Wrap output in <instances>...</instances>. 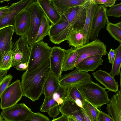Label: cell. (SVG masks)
<instances>
[{
    "label": "cell",
    "mask_w": 121,
    "mask_h": 121,
    "mask_svg": "<svg viewBox=\"0 0 121 121\" xmlns=\"http://www.w3.org/2000/svg\"><path fill=\"white\" fill-rule=\"evenodd\" d=\"M33 113L24 103L17 104L2 109L0 115L5 121H22Z\"/></svg>",
    "instance_id": "9c48e42d"
},
{
    "label": "cell",
    "mask_w": 121,
    "mask_h": 121,
    "mask_svg": "<svg viewBox=\"0 0 121 121\" xmlns=\"http://www.w3.org/2000/svg\"><path fill=\"white\" fill-rule=\"evenodd\" d=\"M59 106L58 104L53 99L52 95L45 97L43 103L40 107V111L47 112L50 116L54 118L60 113Z\"/></svg>",
    "instance_id": "cb8c5ba5"
},
{
    "label": "cell",
    "mask_w": 121,
    "mask_h": 121,
    "mask_svg": "<svg viewBox=\"0 0 121 121\" xmlns=\"http://www.w3.org/2000/svg\"><path fill=\"white\" fill-rule=\"evenodd\" d=\"M33 0H21L12 3L8 11L0 18V30L4 28L14 26L16 15L26 9Z\"/></svg>",
    "instance_id": "30bf717a"
},
{
    "label": "cell",
    "mask_w": 121,
    "mask_h": 121,
    "mask_svg": "<svg viewBox=\"0 0 121 121\" xmlns=\"http://www.w3.org/2000/svg\"><path fill=\"white\" fill-rule=\"evenodd\" d=\"M94 77L104 86L108 91L116 93L119 90L118 82L114 77L106 71L98 70L92 73Z\"/></svg>",
    "instance_id": "2e32d148"
},
{
    "label": "cell",
    "mask_w": 121,
    "mask_h": 121,
    "mask_svg": "<svg viewBox=\"0 0 121 121\" xmlns=\"http://www.w3.org/2000/svg\"><path fill=\"white\" fill-rule=\"evenodd\" d=\"M115 56L112 64L111 71L109 73L113 77L118 75L121 73V43L114 50Z\"/></svg>",
    "instance_id": "4dcf8cb0"
},
{
    "label": "cell",
    "mask_w": 121,
    "mask_h": 121,
    "mask_svg": "<svg viewBox=\"0 0 121 121\" xmlns=\"http://www.w3.org/2000/svg\"><path fill=\"white\" fill-rule=\"evenodd\" d=\"M30 50L25 35L19 36L14 43L12 49V66L15 67L19 64L28 62Z\"/></svg>",
    "instance_id": "ba28073f"
},
{
    "label": "cell",
    "mask_w": 121,
    "mask_h": 121,
    "mask_svg": "<svg viewBox=\"0 0 121 121\" xmlns=\"http://www.w3.org/2000/svg\"><path fill=\"white\" fill-rule=\"evenodd\" d=\"M102 55L87 57L80 62L75 67L81 71L87 72L95 70L99 66L102 65L104 60Z\"/></svg>",
    "instance_id": "ffe728a7"
},
{
    "label": "cell",
    "mask_w": 121,
    "mask_h": 121,
    "mask_svg": "<svg viewBox=\"0 0 121 121\" xmlns=\"http://www.w3.org/2000/svg\"><path fill=\"white\" fill-rule=\"evenodd\" d=\"M97 121H113L110 116L101 111L99 112Z\"/></svg>",
    "instance_id": "f35d334b"
},
{
    "label": "cell",
    "mask_w": 121,
    "mask_h": 121,
    "mask_svg": "<svg viewBox=\"0 0 121 121\" xmlns=\"http://www.w3.org/2000/svg\"><path fill=\"white\" fill-rule=\"evenodd\" d=\"M59 108L62 115L70 117L77 121H85L82 108L70 99L65 98Z\"/></svg>",
    "instance_id": "5bb4252c"
},
{
    "label": "cell",
    "mask_w": 121,
    "mask_h": 121,
    "mask_svg": "<svg viewBox=\"0 0 121 121\" xmlns=\"http://www.w3.org/2000/svg\"><path fill=\"white\" fill-rule=\"evenodd\" d=\"M108 59L109 63L112 64L114 60L115 56V53L114 50L111 48L110 51L108 53Z\"/></svg>",
    "instance_id": "ab89813d"
},
{
    "label": "cell",
    "mask_w": 121,
    "mask_h": 121,
    "mask_svg": "<svg viewBox=\"0 0 121 121\" xmlns=\"http://www.w3.org/2000/svg\"><path fill=\"white\" fill-rule=\"evenodd\" d=\"M65 98L72 100L77 105L82 108V103L85 100L76 86L67 88Z\"/></svg>",
    "instance_id": "f546056e"
},
{
    "label": "cell",
    "mask_w": 121,
    "mask_h": 121,
    "mask_svg": "<svg viewBox=\"0 0 121 121\" xmlns=\"http://www.w3.org/2000/svg\"><path fill=\"white\" fill-rule=\"evenodd\" d=\"M91 0H87L83 4L71 8L61 15L67 21L72 28L82 29L86 15V8Z\"/></svg>",
    "instance_id": "5b68a950"
},
{
    "label": "cell",
    "mask_w": 121,
    "mask_h": 121,
    "mask_svg": "<svg viewBox=\"0 0 121 121\" xmlns=\"http://www.w3.org/2000/svg\"><path fill=\"white\" fill-rule=\"evenodd\" d=\"M107 10L104 5L100 4L98 6L93 20L90 39L91 41L98 39L99 31L102 29L104 28L106 25L108 20Z\"/></svg>",
    "instance_id": "7c38bea8"
},
{
    "label": "cell",
    "mask_w": 121,
    "mask_h": 121,
    "mask_svg": "<svg viewBox=\"0 0 121 121\" xmlns=\"http://www.w3.org/2000/svg\"><path fill=\"white\" fill-rule=\"evenodd\" d=\"M9 6L8 5L2 6L0 9V18L2 17L8 11Z\"/></svg>",
    "instance_id": "b9f144b4"
},
{
    "label": "cell",
    "mask_w": 121,
    "mask_h": 121,
    "mask_svg": "<svg viewBox=\"0 0 121 121\" xmlns=\"http://www.w3.org/2000/svg\"><path fill=\"white\" fill-rule=\"evenodd\" d=\"M61 16L57 22L51 25L48 35L49 38L58 35L70 25L65 18L62 15Z\"/></svg>",
    "instance_id": "4316f807"
},
{
    "label": "cell",
    "mask_w": 121,
    "mask_h": 121,
    "mask_svg": "<svg viewBox=\"0 0 121 121\" xmlns=\"http://www.w3.org/2000/svg\"><path fill=\"white\" fill-rule=\"evenodd\" d=\"M75 49L78 56L75 66L87 57L99 55L104 56L108 53L106 45L98 39Z\"/></svg>",
    "instance_id": "52a82bcc"
},
{
    "label": "cell",
    "mask_w": 121,
    "mask_h": 121,
    "mask_svg": "<svg viewBox=\"0 0 121 121\" xmlns=\"http://www.w3.org/2000/svg\"><path fill=\"white\" fill-rule=\"evenodd\" d=\"M51 72L49 57L31 72H24L21 82L23 95L32 101L39 99L43 94L44 86Z\"/></svg>",
    "instance_id": "6da1fadb"
},
{
    "label": "cell",
    "mask_w": 121,
    "mask_h": 121,
    "mask_svg": "<svg viewBox=\"0 0 121 121\" xmlns=\"http://www.w3.org/2000/svg\"><path fill=\"white\" fill-rule=\"evenodd\" d=\"M30 25V15L26 8L19 13L15 18L14 32L19 36L25 35L29 31Z\"/></svg>",
    "instance_id": "9a60e30c"
},
{
    "label": "cell",
    "mask_w": 121,
    "mask_h": 121,
    "mask_svg": "<svg viewBox=\"0 0 121 121\" xmlns=\"http://www.w3.org/2000/svg\"><path fill=\"white\" fill-rule=\"evenodd\" d=\"M98 6L92 0H91L90 3L86 8V18L83 28L84 36V44L89 42L93 19Z\"/></svg>",
    "instance_id": "d6986e66"
},
{
    "label": "cell",
    "mask_w": 121,
    "mask_h": 121,
    "mask_svg": "<svg viewBox=\"0 0 121 121\" xmlns=\"http://www.w3.org/2000/svg\"><path fill=\"white\" fill-rule=\"evenodd\" d=\"M50 22L44 15L43 17L41 23L35 38V43L43 40L45 37L49 35L51 26Z\"/></svg>",
    "instance_id": "83f0119b"
},
{
    "label": "cell",
    "mask_w": 121,
    "mask_h": 121,
    "mask_svg": "<svg viewBox=\"0 0 121 121\" xmlns=\"http://www.w3.org/2000/svg\"><path fill=\"white\" fill-rule=\"evenodd\" d=\"M78 56V53L75 48L71 47L66 50L62 71H66L73 69L75 67V64Z\"/></svg>",
    "instance_id": "484cf974"
},
{
    "label": "cell",
    "mask_w": 121,
    "mask_h": 121,
    "mask_svg": "<svg viewBox=\"0 0 121 121\" xmlns=\"http://www.w3.org/2000/svg\"><path fill=\"white\" fill-rule=\"evenodd\" d=\"M87 0H49L51 4L61 15L68 9L81 5Z\"/></svg>",
    "instance_id": "7402d4cb"
},
{
    "label": "cell",
    "mask_w": 121,
    "mask_h": 121,
    "mask_svg": "<svg viewBox=\"0 0 121 121\" xmlns=\"http://www.w3.org/2000/svg\"><path fill=\"white\" fill-rule=\"evenodd\" d=\"M108 17H120L121 16V3L114 5L106 11Z\"/></svg>",
    "instance_id": "d590c367"
},
{
    "label": "cell",
    "mask_w": 121,
    "mask_h": 121,
    "mask_svg": "<svg viewBox=\"0 0 121 121\" xmlns=\"http://www.w3.org/2000/svg\"><path fill=\"white\" fill-rule=\"evenodd\" d=\"M65 51L60 47L54 46L52 48L49 57L51 72L59 78L62 76Z\"/></svg>",
    "instance_id": "4fadbf2b"
},
{
    "label": "cell",
    "mask_w": 121,
    "mask_h": 121,
    "mask_svg": "<svg viewBox=\"0 0 121 121\" xmlns=\"http://www.w3.org/2000/svg\"><path fill=\"white\" fill-rule=\"evenodd\" d=\"M60 86L59 78L51 72L43 87V94L45 97L52 95L58 90Z\"/></svg>",
    "instance_id": "d4e9b609"
},
{
    "label": "cell",
    "mask_w": 121,
    "mask_h": 121,
    "mask_svg": "<svg viewBox=\"0 0 121 121\" xmlns=\"http://www.w3.org/2000/svg\"><path fill=\"white\" fill-rule=\"evenodd\" d=\"M26 9L30 15V25L29 31L25 36L30 47L35 43V38L44 14L40 7L34 1L29 4Z\"/></svg>",
    "instance_id": "277c9868"
},
{
    "label": "cell",
    "mask_w": 121,
    "mask_h": 121,
    "mask_svg": "<svg viewBox=\"0 0 121 121\" xmlns=\"http://www.w3.org/2000/svg\"><path fill=\"white\" fill-rule=\"evenodd\" d=\"M2 119L0 115V121H2Z\"/></svg>",
    "instance_id": "c3c4849f"
},
{
    "label": "cell",
    "mask_w": 121,
    "mask_h": 121,
    "mask_svg": "<svg viewBox=\"0 0 121 121\" xmlns=\"http://www.w3.org/2000/svg\"><path fill=\"white\" fill-rule=\"evenodd\" d=\"M51 121H68V118L67 116L62 114L60 117L54 119Z\"/></svg>",
    "instance_id": "7bdbcfd3"
},
{
    "label": "cell",
    "mask_w": 121,
    "mask_h": 121,
    "mask_svg": "<svg viewBox=\"0 0 121 121\" xmlns=\"http://www.w3.org/2000/svg\"><path fill=\"white\" fill-rule=\"evenodd\" d=\"M95 4H103L106 7H111L114 5L116 0H92Z\"/></svg>",
    "instance_id": "74e56055"
},
{
    "label": "cell",
    "mask_w": 121,
    "mask_h": 121,
    "mask_svg": "<svg viewBox=\"0 0 121 121\" xmlns=\"http://www.w3.org/2000/svg\"><path fill=\"white\" fill-rule=\"evenodd\" d=\"M36 1L51 24H55L59 20L61 15L51 4L49 0H37Z\"/></svg>",
    "instance_id": "44dd1931"
},
{
    "label": "cell",
    "mask_w": 121,
    "mask_h": 121,
    "mask_svg": "<svg viewBox=\"0 0 121 121\" xmlns=\"http://www.w3.org/2000/svg\"><path fill=\"white\" fill-rule=\"evenodd\" d=\"M67 88L60 85L58 90L52 95L53 99L59 106L62 104L65 98Z\"/></svg>",
    "instance_id": "836d02e7"
},
{
    "label": "cell",
    "mask_w": 121,
    "mask_h": 121,
    "mask_svg": "<svg viewBox=\"0 0 121 121\" xmlns=\"http://www.w3.org/2000/svg\"><path fill=\"white\" fill-rule=\"evenodd\" d=\"M28 63L27 62L19 64L16 66V69L18 70H26L27 71L28 68Z\"/></svg>",
    "instance_id": "60d3db41"
},
{
    "label": "cell",
    "mask_w": 121,
    "mask_h": 121,
    "mask_svg": "<svg viewBox=\"0 0 121 121\" xmlns=\"http://www.w3.org/2000/svg\"><path fill=\"white\" fill-rule=\"evenodd\" d=\"M23 95L21 82L17 80L9 85L1 95L0 108L3 109L17 104Z\"/></svg>",
    "instance_id": "8992f818"
},
{
    "label": "cell",
    "mask_w": 121,
    "mask_h": 121,
    "mask_svg": "<svg viewBox=\"0 0 121 121\" xmlns=\"http://www.w3.org/2000/svg\"><path fill=\"white\" fill-rule=\"evenodd\" d=\"M10 1V0H0V3H2L4 2H8Z\"/></svg>",
    "instance_id": "7dc6e473"
},
{
    "label": "cell",
    "mask_w": 121,
    "mask_h": 121,
    "mask_svg": "<svg viewBox=\"0 0 121 121\" xmlns=\"http://www.w3.org/2000/svg\"><path fill=\"white\" fill-rule=\"evenodd\" d=\"M22 121H50L49 118L38 112H33Z\"/></svg>",
    "instance_id": "e575fe53"
},
{
    "label": "cell",
    "mask_w": 121,
    "mask_h": 121,
    "mask_svg": "<svg viewBox=\"0 0 121 121\" xmlns=\"http://www.w3.org/2000/svg\"><path fill=\"white\" fill-rule=\"evenodd\" d=\"M2 7H0V9H1L2 8Z\"/></svg>",
    "instance_id": "681fc988"
},
{
    "label": "cell",
    "mask_w": 121,
    "mask_h": 121,
    "mask_svg": "<svg viewBox=\"0 0 121 121\" xmlns=\"http://www.w3.org/2000/svg\"><path fill=\"white\" fill-rule=\"evenodd\" d=\"M68 121H77L75 120L70 117H68Z\"/></svg>",
    "instance_id": "bcb514c9"
},
{
    "label": "cell",
    "mask_w": 121,
    "mask_h": 121,
    "mask_svg": "<svg viewBox=\"0 0 121 121\" xmlns=\"http://www.w3.org/2000/svg\"><path fill=\"white\" fill-rule=\"evenodd\" d=\"M13 62L11 49L4 53L0 62V69L9 70L12 66Z\"/></svg>",
    "instance_id": "d6a6232c"
},
{
    "label": "cell",
    "mask_w": 121,
    "mask_h": 121,
    "mask_svg": "<svg viewBox=\"0 0 121 121\" xmlns=\"http://www.w3.org/2000/svg\"><path fill=\"white\" fill-rule=\"evenodd\" d=\"M82 108L91 121H97L99 113L100 111L85 99L82 104Z\"/></svg>",
    "instance_id": "1f68e13d"
},
{
    "label": "cell",
    "mask_w": 121,
    "mask_h": 121,
    "mask_svg": "<svg viewBox=\"0 0 121 121\" xmlns=\"http://www.w3.org/2000/svg\"><path fill=\"white\" fill-rule=\"evenodd\" d=\"M14 30V26L0 30V62L4 52L12 49L14 43L12 38Z\"/></svg>",
    "instance_id": "e0dca14e"
},
{
    "label": "cell",
    "mask_w": 121,
    "mask_h": 121,
    "mask_svg": "<svg viewBox=\"0 0 121 121\" xmlns=\"http://www.w3.org/2000/svg\"><path fill=\"white\" fill-rule=\"evenodd\" d=\"M13 76L11 74L5 75L0 80V98L4 92L9 85Z\"/></svg>",
    "instance_id": "8d00e7d4"
},
{
    "label": "cell",
    "mask_w": 121,
    "mask_h": 121,
    "mask_svg": "<svg viewBox=\"0 0 121 121\" xmlns=\"http://www.w3.org/2000/svg\"><path fill=\"white\" fill-rule=\"evenodd\" d=\"M113 121H121V91L119 90L110 99L106 107Z\"/></svg>",
    "instance_id": "ac0fdd59"
},
{
    "label": "cell",
    "mask_w": 121,
    "mask_h": 121,
    "mask_svg": "<svg viewBox=\"0 0 121 121\" xmlns=\"http://www.w3.org/2000/svg\"><path fill=\"white\" fill-rule=\"evenodd\" d=\"M76 86L85 99L98 109H100L109 101L106 89L92 81L79 84Z\"/></svg>",
    "instance_id": "7a4b0ae2"
},
{
    "label": "cell",
    "mask_w": 121,
    "mask_h": 121,
    "mask_svg": "<svg viewBox=\"0 0 121 121\" xmlns=\"http://www.w3.org/2000/svg\"><path fill=\"white\" fill-rule=\"evenodd\" d=\"M106 30L114 39L121 43V22L112 23L108 20L107 21Z\"/></svg>",
    "instance_id": "f1b7e54d"
},
{
    "label": "cell",
    "mask_w": 121,
    "mask_h": 121,
    "mask_svg": "<svg viewBox=\"0 0 121 121\" xmlns=\"http://www.w3.org/2000/svg\"><path fill=\"white\" fill-rule=\"evenodd\" d=\"M7 72L8 70L0 69V80L6 75Z\"/></svg>",
    "instance_id": "f6af8a7d"
},
{
    "label": "cell",
    "mask_w": 121,
    "mask_h": 121,
    "mask_svg": "<svg viewBox=\"0 0 121 121\" xmlns=\"http://www.w3.org/2000/svg\"><path fill=\"white\" fill-rule=\"evenodd\" d=\"M67 40L70 46L78 48L83 46L84 44V36L83 29L72 28Z\"/></svg>",
    "instance_id": "603a6c76"
},
{
    "label": "cell",
    "mask_w": 121,
    "mask_h": 121,
    "mask_svg": "<svg viewBox=\"0 0 121 121\" xmlns=\"http://www.w3.org/2000/svg\"><path fill=\"white\" fill-rule=\"evenodd\" d=\"M30 50L28 63V73H30L49 58L52 50L47 43L43 40L35 42L30 47Z\"/></svg>",
    "instance_id": "3957f363"
},
{
    "label": "cell",
    "mask_w": 121,
    "mask_h": 121,
    "mask_svg": "<svg viewBox=\"0 0 121 121\" xmlns=\"http://www.w3.org/2000/svg\"><path fill=\"white\" fill-rule=\"evenodd\" d=\"M92 81L91 75L88 72L81 71L76 68L59 78L60 85L67 88L75 87L79 84Z\"/></svg>",
    "instance_id": "8fae6325"
},
{
    "label": "cell",
    "mask_w": 121,
    "mask_h": 121,
    "mask_svg": "<svg viewBox=\"0 0 121 121\" xmlns=\"http://www.w3.org/2000/svg\"><path fill=\"white\" fill-rule=\"evenodd\" d=\"M82 110L85 121H91L82 108Z\"/></svg>",
    "instance_id": "ee69618b"
}]
</instances>
